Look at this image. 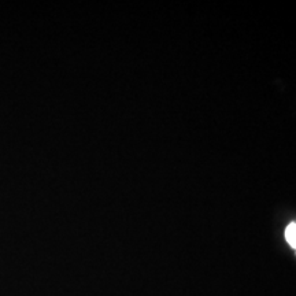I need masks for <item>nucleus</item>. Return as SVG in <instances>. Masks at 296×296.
<instances>
[{
  "label": "nucleus",
  "instance_id": "1",
  "mask_svg": "<svg viewBox=\"0 0 296 296\" xmlns=\"http://www.w3.org/2000/svg\"><path fill=\"white\" fill-rule=\"evenodd\" d=\"M296 223L295 222H292V223H289L288 225V228H286V230H285V239H286V241L291 244V247L292 248H295L296 247Z\"/></svg>",
  "mask_w": 296,
  "mask_h": 296
}]
</instances>
